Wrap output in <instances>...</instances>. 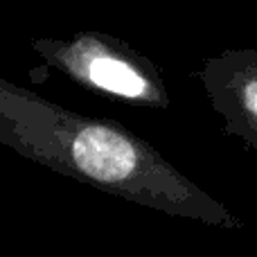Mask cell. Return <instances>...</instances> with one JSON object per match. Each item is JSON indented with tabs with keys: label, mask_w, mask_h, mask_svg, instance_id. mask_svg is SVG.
Listing matches in <instances>:
<instances>
[{
	"label": "cell",
	"mask_w": 257,
	"mask_h": 257,
	"mask_svg": "<svg viewBox=\"0 0 257 257\" xmlns=\"http://www.w3.org/2000/svg\"><path fill=\"white\" fill-rule=\"evenodd\" d=\"M0 145L128 203L214 228L244 226L131 128L59 106L3 77Z\"/></svg>",
	"instance_id": "cell-1"
},
{
	"label": "cell",
	"mask_w": 257,
	"mask_h": 257,
	"mask_svg": "<svg viewBox=\"0 0 257 257\" xmlns=\"http://www.w3.org/2000/svg\"><path fill=\"white\" fill-rule=\"evenodd\" d=\"M32 50L81 88L147 108H167L160 68L108 32L84 30L68 39H34Z\"/></svg>",
	"instance_id": "cell-2"
},
{
	"label": "cell",
	"mask_w": 257,
	"mask_h": 257,
	"mask_svg": "<svg viewBox=\"0 0 257 257\" xmlns=\"http://www.w3.org/2000/svg\"><path fill=\"white\" fill-rule=\"evenodd\" d=\"M226 133L257 149V50H223L196 72Z\"/></svg>",
	"instance_id": "cell-3"
}]
</instances>
